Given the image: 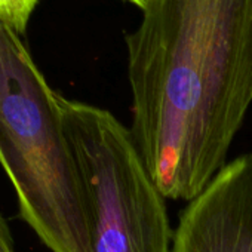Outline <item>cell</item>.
I'll list each match as a JSON object with an SVG mask.
<instances>
[{"mask_svg":"<svg viewBox=\"0 0 252 252\" xmlns=\"http://www.w3.org/2000/svg\"><path fill=\"white\" fill-rule=\"evenodd\" d=\"M125 40L132 138L162 194L190 202L252 104V0H149Z\"/></svg>","mask_w":252,"mask_h":252,"instance_id":"1","label":"cell"},{"mask_svg":"<svg viewBox=\"0 0 252 252\" xmlns=\"http://www.w3.org/2000/svg\"><path fill=\"white\" fill-rule=\"evenodd\" d=\"M55 92L0 23V165L21 218L52 252H94L85 187Z\"/></svg>","mask_w":252,"mask_h":252,"instance_id":"2","label":"cell"},{"mask_svg":"<svg viewBox=\"0 0 252 252\" xmlns=\"http://www.w3.org/2000/svg\"><path fill=\"white\" fill-rule=\"evenodd\" d=\"M57 99L85 187L94 252H171L166 197L131 129L108 110Z\"/></svg>","mask_w":252,"mask_h":252,"instance_id":"3","label":"cell"},{"mask_svg":"<svg viewBox=\"0 0 252 252\" xmlns=\"http://www.w3.org/2000/svg\"><path fill=\"white\" fill-rule=\"evenodd\" d=\"M171 252H252V152L225 163L189 202Z\"/></svg>","mask_w":252,"mask_h":252,"instance_id":"4","label":"cell"},{"mask_svg":"<svg viewBox=\"0 0 252 252\" xmlns=\"http://www.w3.org/2000/svg\"><path fill=\"white\" fill-rule=\"evenodd\" d=\"M37 3L39 0H0V23L21 34L27 29Z\"/></svg>","mask_w":252,"mask_h":252,"instance_id":"5","label":"cell"},{"mask_svg":"<svg viewBox=\"0 0 252 252\" xmlns=\"http://www.w3.org/2000/svg\"><path fill=\"white\" fill-rule=\"evenodd\" d=\"M0 252H15L11 228L2 214H0Z\"/></svg>","mask_w":252,"mask_h":252,"instance_id":"6","label":"cell"},{"mask_svg":"<svg viewBox=\"0 0 252 252\" xmlns=\"http://www.w3.org/2000/svg\"><path fill=\"white\" fill-rule=\"evenodd\" d=\"M126 2H129V3H132L134 6H137L138 9H144V6L147 5V2L149 0H126Z\"/></svg>","mask_w":252,"mask_h":252,"instance_id":"7","label":"cell"}]
</instances>
